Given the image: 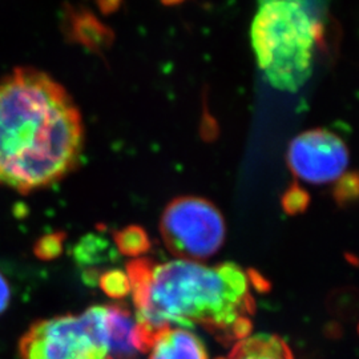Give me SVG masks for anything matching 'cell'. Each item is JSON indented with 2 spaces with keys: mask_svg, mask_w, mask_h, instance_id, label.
I'll use <instances>...</instances> for the list:
<instances>
[{
  "mask_svg": "<svg viewBox=\"0 0 359 359\" xmlns=\"http://www.w3.org/2000/svg\"><path fill=\"white\" fill-rule=\"evenodd\" d=\"M149 359H208L203 341L184 327H167L156 335Z\"/></svg>",
  "mask_w": 359,
  "mask_h": 359,
  "instance_id": "8",
  "label": "cell"
},
{
  "mask_svg": "<svg viewBox=\"0 0 359 359\" xmlns=\"http://www.w3.org/2000/svg\"><path fill=\"white\" fill-rule=\"evenodd\" d=\"M103 323L111 359H133L136 348V321L129 310L117 305L103 306Z\"/></svg>",
  "mask_w": 359,
  "mask_h": 359,
  "instance_id": "7",
  "label": "cell"
},
{
  "mask_svg": "<svg viewBox=\"0 0 359 359\" xmlns=\"http://www.w3.org/2000/svg\"><path fill=\"white\" fill-rule=\"evenodd\" d=\"M62 248L63 237L60 234H50L39 241L35 248V253L43 259H51L60 255Z\"/></svg>",
  "mask_w": 359,
  "mask_h": 359,
  "instance_id": "14",
  "label": "cell"
},
{
  "mask_svg": "<svg viewBox=\"0 0 359 359\" xmlns=\"http://www.w3.org/2000/svg\"><path fill=\"white\" fill-rule=\"evenodd\" d=\"M10 297H11V290H10L8 283L4 278V276L0 273V314L8 306Z\"/></svg>",
  "mask_w": 359,
  "mask_h": 359,
  "instance_id": "16",
  "label": "cell"
},
{
  "mask_svg": "<svg viewBox=\"0 0 359 359\" xmlns=\"http://www.w3.org/2000/svg\"><path fill=\"white\" fill-rule=\"evenodd\" d=\"M310 204L309 193L297 182L292 184L283 194V208L287 215H299L306 210Z\"/></svg>",
  "mask_w": 359,
  "mask_h": 359,
  "instance_id": "13",
  "label": "cell"
},
{
  "mask_svg": "<svg viewBox=\"0 0 359 359\" xmlns=\"http://www.w3.org/2000/svg\"><path fill=\"white\" fill-rule=\"evenodd\" d=\"M257 63L276 90L295 92L311 75L316 47L325 48V23L306 0H261L252 25Z\"/></svg>",
  "mask_w": 359,
  "mask_h": 359,
  "instance_id": "3",
  "label": "cell"
},
{
  "mask_svg": "<svg viewBox=\"0 0 359 359\" xmlns=\"http://www.w3.org/2000/svg\"><path fill=\"white\" fill-rule=\"evenodd\" d=\"M20 359H111L104 332L103 306L79 316L35 322L19 341Z\"/></svg>",
  "mask_w": 359,
  "mask_h": 359,
  "instance_id": "4",
  "label": "cell"
},
{
  "mask_svg": "<svg viewBox=\"0 0 359 359\" xmlns=\"http://www.w3.org/2000/svg\"><path fill=\"white\" fill-rule=\"evenodd\" d=\"M100 286L105 294L116 299L126 297L130 290L128 276L121 270H111L104 273L100 277Z\"/></svg>",
  "mask_w": 359,
  "mask_h": 359,
  "instance_id": "12",
  "label": "cell"
},
{
  "mask_svg": "<svg viewBox=\"0 0 359 359\" xmlns=\"http://www.w3.org/2000/svg\"><path fill=\"white\" fill-rule=\"evenodd\" d=\"M136 322L154 334L201 326L224 344L248 337L255 313L253 280L233 262L206 266L188 259L127 265Z\"/></svg>",
  "mask_w": 359,
  "mask_h": 359,
  "instance_id": "2",
  "label": "cell"
},
{
  "mask_svg": "<svg viewBox=\"0 0 359 359\" xmlns=\"http://www.w3.org/2000/svg\"><path fill=\"white\" fill-rule=\"evenodd\" d=\"M334 198L339 205H348L359 200V170L344 173L334 187Z\"/></svg>",
  "mask_w": 359,
  "mask_h": 359,
  "instance_id": "11",
  "label": "cell"
},
{
  "mask_svg": "<svg viewBox=\"0 0 359 359\" xmlns=\"http://www.w3.org/2000/svg\"><path fill=\"white\" fill-rule=\"evenodd\" d=\"M115 244L124 256L140 258L151 248L148 234L140 226H127L116 231Z\"/></svg>",
  "mask_w": 359,
  "mask_h": 359,
  "instance_id": "10",
  "label": "cell"
},
{
  "mask_svg": "<svg viewBox=\"0 0 359 359\" xmlns=\"http://www.w3.org/2000/svg\"><path fill=\"white\" fill-rule=\"evenodd\" d=\"M167 4H177V3H181V1H184V0H164Z\"/></svg>",
  "mask_w": 359,
  "mask_h": 359,
  "instance_id": "17",
  "label": "cell"
},
{
  "mask_svg": "<svg viewBox=\"0 0 359 359\" xmlns=\"http://www.w3.org/2000/svg\"><path fill=\"white\" fill-rule=\"evenodd\" d=\"M219 136V126L217 120L209 114V111H204L203 123H201V137L208 142H213L217 140Z\"/></svg>",
  "mask_w": 359,
  "mask_h": 359,
  "instance_id": "15",
  "label": "cell"
},
{
  "mask_svg": "<svg viewBox=\"0 0 359 359\" xmlns=\"http://www.w3.org/2000/svg\"><path fill=\"white\" fill-rule=\"evenodd\" d=\"M86 130L76 103L53 77L16 68L0 79V185L47 188L79 165Z\"/></svg>",
  "mask_w": 359,
  "mask_h": 359,
  "instance_id": "1",
  "label": "cell"
},
{
  "mask_svg": "<svg viewBox=\"0 0 359 359\" xmlns=\"http://www.w3.org/2000/svg\"><path fill=\"white\" fill-rule=\"evenodd\" d=\"M286 163L297 179L322 185L339 179L348 164L346 142L327 129H309L289 144Z\"/></svg>",
  "mask_w": 359,
  "mask_h": 359,
  "instance_id": "6",
  "label": "cell"
},
{
  "mask_svg": "<svg viewBox=\"0 0 359 359\" xmlns=\"http://www.w3.org/2000/svg\"><path fill=\"white\" fill-rule=\"evenodd\" d=\"M219 359H295L287 344L277 335L257 334L238 341L226 358Z\"/></svg>",
  "mask_w": 359,
  "mask_h": 359,
  "instance_id": "9",
  "label": "cell"
},
{
  "mask_svg": "<svg viewBox=\"0 0 359 359\" xmlns=\"http://www.w3.org/2000/svg\"><path fill=\"white\" fill-rule=\"evenodd\" d=\"M160 231L173 256L198 262L215 256L221 249L226 225L217 206L209 200L181 196L165 208Z\"/></svg>",
  "mask_w": 359,
  "mask_h": 359,
  "instance_id": "5",
  "label": "cell"
}]
</instances>
